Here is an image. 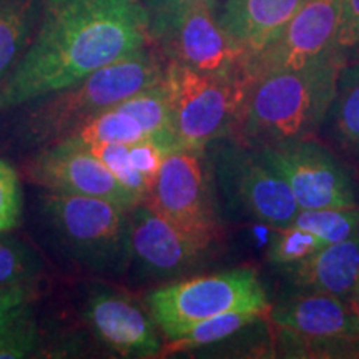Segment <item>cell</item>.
Instances as JSON below:
<instances>
[{"mask_svg":"<svg viewBox=\"0 0 359 359\" xmlns=\"http://www.w3.org/2000/svg\"><path fill=\"white\" fill-rule=\"evenodd\" d=\"M150 40L140 0H43L37 32L0 87V114L70 87Z\"/></svg>","mask_w":359,"mask_h":359,"instance_id":"6da1fadb","label":"cell"},{"mask_svg":"<svg viewBox=\"0 0 359 359\" xmlns=\"http://www.w3.org/2000/svg\"><path fill=\"white\" fill-rule=\"evenodd\" d=\"M338 53L302 67L271 70L246 82L238 130L251 147L313 138L326 123L341 69Z\"/></svg>","mask_w":359,"mask_h":359,"instance_id":"7a4b0ae2","label":"cell"},{"mask_svg":"<svg viewBox=\"0 0 359 359\" xmlns=\"http://www.w3.org/2000/svg\"><path fill=\"white\" fill-rule=\"evenodd\" d=\"M167 65L147 47L102 67L80 82L24 103L13 120V140L22 148H43L64 140L115 103L165 79Z\"/></svg>","mask_w":359,"mask_h":359,"instance_id":"3957f363","label":"cell"},{"mask_svg":"<svg viewBox=\"0 0 359 359\" xmlns=\"http://www.w3.org/2000/svg\"><path fill=\"white\" fill-rule=\"evenodd\" d=\"M42 212L60 248L90 271L123 273L128 266V215L97 196L45 191Z\"/></svg>","mask_w":359,"mask_h":359,"instance_id":"277c9868","label":"cell"},{"mask_svg":"<svg viewBox=\"0 0 359 359\" xmlns=\"http://www.w3.org/2000/svg\"><path fill=\"white\" fill-rule=\"evenodd\" d=\"M148 311L167 341L178 338L198 323L230 311L268 314L269 302L251 266L215 275L193 276L156 288L147 296Z\"/></svg>","mask_w":359,"mask_h":359,"instance_id":"5b68a950","label":"cell"},{"mask_svg":"<svg viewBox=\"0 0 359 359\" xmlns=\"http://www.w3.org/2000/svg\"><path fill=\"white\" fill-rule=\"evenodd\" d=\"M165 83L172 102V128L180 148L203 151L235 128L246 97L241 77L203 74L168 62Z\"/></svg>","mask_w":359,"mask_h":359,"instance_id":"8992f818","label":"cell"},{"mask_svg":"<svg viewBox=\"0 0 359 359\" xmlns=\"http://www.w3.org/2000/svg\"><path fill=\"white\" fill-rule=\"evenodd\" d=\"M268 314L290 356H359V309L353 299L302 293Z\"/></svg>","mask_w":359,"mask_h":359,"instance_id":"52a82bcc","label":"cell"},{"mask_svg":"<svg viewBox=\"0 0 359 359\" xmlns=\"http://www.w3.org/2000/svg\"><path fill=\"white\" fill-rule=\"evenodd\" d=\"M215 178L228 206L280 230L298 213L290 187L255 147L226 142L215 151Z\"/></svg>","mask_w":359,"mask_h":359,"instance_id":"ba28073f","label":"cell"},{"mask_svg":"<svg viewBox=\"0 0 359 359\" xmlns=\"http://www.w3.org/2000/svg\"><path fill=\"white\" fill-rule=\"evenodd\" d=\"M180 231L206 246L219 233V218L203 151L177 148L165 156L145 200Z\"/></svg>","mask_w":359,"mask_h":359,"instance_id":"9c48e42d","label":"cell"},{"mask_svg":"<svg viewBox=\"0 0 359 359\" xmlns=\"http://www.w3.org/2000/svg\"><path fill=\"white\" fill-rule=\"evenodd\" d=\"M255 148L281 175L299 210L358 206L351 177L341 161L313 138Z\"/></svg>","mask_w":359,"mask_h":359,"instance_id":"30bf717a","label":"cell"},{"mask_svg":"<svg viewBox=\"0 0 359 359\" xmlns=\"http://www.w3.org/2000/svg\"><path fill=\"white\" fill-rule=\"evenodd\" d=\"M27 172L35 185L45 191L97 196L114 201L125 210L142 203L95 155L70 138L40 148L30 160Z\"/></svg>","mask_w":359,"mask_h":359,"instance_id":"8fae6325","label":"cell"},{"mask_svg":"<svg viewBox=\"0 0 359 359\" xmlns=\"http://www.w3.org/2000/svg\"><path fill=\"white\" fill-rule=\"evenodd\" d=\"M339 12L341 0H306L276 39L245 62V83L266 72L302 69L336 53Z\"/></svg>","mask_w":359,"mask_h":359,"instance_id":"7c38bea8","label":"cell"},{"mask_svg":"<svg viewBox=\"0 0 359 359\" xmlns=\"http://www.w3.org/2000/svg\"><path fill=\"white\" fill-rule=\"evenodd\" d=\"M215 7L217 4H203L183 12L156 42L175 64L218 77L243 79V52L219 24Z\"/></svg>","mask_w":359,"mask_h":359,"instance_id":"4fadbf2b","label":"cell"},{"mask_svg":"<svg viewBox=\"0 0 359 359\" xmlns=\"http://www.w3.org/2000/svg\"><path fill=\"white\" fill-rule=\"evenodd\" d=\"M206 246L180 231L147 201L128 215V264L148 280H172L201 263Z\"/></svg>","mask_w":359,"mask_h":359,"instance_id":"5bb4252c","label":"cell"},{"mask_svg":"<svg viewBox=\"0 0 359 359\" xmlns=\"http://www.w3.org/2000/svg\"><path fill=\"white\" fill-rule=\"evenodd\" d=\"M85 318L107 346L122 356H160L163 344L151 316L122 294L97 291L88 298Z\"/></svg>","mask_w":359,"mask_h":359,"instance_id":"9a60e30c","label":"cell"},{"mask_svg":"<svg viewBox=\"0 0 359 359\" xmlns=\"http://www.w3.org/2000/svg\"><path fill=\"white\" fill-rule=\"evenodd\" d=\"M304 4L306 0H223L217 15L246 62L263 52Z\"/></svg>","mask_w":359,"mask_h":359,"instance_id":"2e32d148","label":"cell"},{"mask_svg":"<svg viewBox=\"0 0 359 359\" xmlns=\"http://www.w3.org/2000/svg\"><path fill=\"white\" fill-rule=\"evenodd\" d=\"M283 269L302 293L353 299L359 278V233L339 243L323 246L303 262Z\"/></svg>","mask_w":359,"mask_h":359,"instance_id":"e0dca14e","label":"cell"},{"mask_svg":"<svg viewBox=\"0 0 359 359\" xmlns=\"http://www.w3.org/2000/svg\"><path fill=\"white\" fill-rule=\"evenodd\" d=\"M43 0H0V87L32 42Z\"/></svg>","mask_w":359,"mask_h":359,"instance_id":"ac0fdd59","label":"cell"},{"mask_svg":"<svg viewBox=\"0 0 359 359\" xmlns=\"http://www.w3.org/2000/svg\"><path fill=\"white\" fill-rule=\"evenodd\" d=\"M331 138L341 150L359 156V62L341 65L327 120Z\"/></svg>","mask_w":359,"mask_h":359,"instance_id":"d6986e66","label":"cell"},{"mask_svg":"<svg viewBox=\"0 0 359 359\" xmlns=\"http://www.w3.org/2000/svg\"><path fill=\"white\" fill-rule=\"evenodd\" d=\"M263 316V313L257 311H230L217 314V316L208 318V320L195 325L191 330H188L187 333L178 336V338L170 339L161 353H188L219 343V341L230 338L238 331L255 325Z\"/></svg>","mask_w":359,"mask_h":359,"instance_id":"ffe728a7","label":"cell"},{"mask_svg":"<svg viewBox=\"0 0 359 359\" xmlns=\"http://www.w3.org/2000/svg\"><path fill=\"white\" fill-rule=\"evenodd\" d=\"M67 138L79 143H135L151 137L132 114L115 103L87 120Z\"/></svg>","mask_w":359,"mask_h":359,"instance_id":"44dd1931","label":"cell"},{"mask_svg":"<svg viewBox=\"0 0 359 359\" xmlns=\"http://www.w3.org/2000/svg\"><path fill=\"white\" fill-rule=\"evenodd\" d=\"M290 226L313 233L326 245L339 243L359 233V206L298 210Z\"/></svg>","mask_w":359,"mask_h":359,"instance_id":"7402d4cb","label":"cell"},{"mask_svg":"<svg viewBox=\"0 0 359 359\" xmlns=\"http://www.w3.org/2000/svg\"><path fill=\"white\" fill-rule=\"evenodd\" d=\"M42 271V262L29 245L0 238V288L30 286Z\"/></svg>","mask_w":359,"mask_h":359,"instance_id":"603a6c76","label":"cell"},{"mask_svg":"<svg viewBox=\"0 0 359 359\" xmlns=\"http://www.w3.org/2000/svg\"><path fill=\"white\" fill-rule=\"evenodd\" d=\"M79 143V142H77ZM110 170L122 185L138 200L145 201L151 191L150 182L133 167L128 155V143H80Z\"/></svg>","mask_w":359,"mask_h":359,"instance_id":"cb8c5ba5","label":"cell"},{"mask_svg":"<svg viewBox=\"0 0 359 359\" xmlns=\"http://www.w3.org/2000/svg\"><path fill=\"white\" fill-rule=\"evenodd\" d=\"M323 246H326L325 241L313 233L296 226H286L280 228L273 236L266 258L275 266L286 268L311 257Z\"/></svg>","mask_w":359,"mask_h":359,"instance_id":"d4e9b609","label":"cell"},{"mask_svg":"<svg viewBox=\"0 0 359 359\" xmlns=\"http://www.w3.org/2000/svg\"><path fill=\"white\" fill-rule=\"evenodd\" d=\"M39 343V331L27 311L0 333V359H20L30 356Z\"/></svg>","mask_w":359,"mask_h":359,"instance_id":"484cf974","label":"cell"},{"mask_svg":"<svg viewBox=\"0 0 359 359\" xmlns=\"http://www.w3.org/2000/svg\"><path fill=\"white\" fill-rule=\"evenodd\" d=\"M334 48L343 65L359 62V0H341Z\"/></svg>","mask_w":359,"mask_h":359,"instance_id":"4316f807","label":"cell"},{"mask_svg":"<svg viewBox=\"0 0 359 359\" xmlns=\"http://www.w3.org/2000/svg\"><path fill=\"white\" fill-rule=\"evenodd\" d=\"M218 0H145L143 7L148 13V32L150 39L156 42L168 25L182 15L183 12L203 4H217Z\"/></svg>","mask_w":359,"mask_h":359,"instance_id":"83f0119b","label":"cell"},{"mask_svg":"<svg viewBox=\"0 0 359 359\" xmlns=\"http://www.w3.org/2000/svg\"><path fill=\"white\" fill-rule=\"evenodd\" d=\"M19 177L7 161L0 160V233L15 228L20 222Z\"/></svg>","mask_w":359,"mask_h":359,"instance_id":"f1b7e54d","label":"cell"},{"mask_svg":"<svg viewBox=\"0 0 359 359\" xmlns=\"http://www.w3.org/2000/svg\"><path fill=\"white\" fill-rule=\"evenodd\" d=\"M170 151H173L172 148L165 145L155 138H147V140L128 143V155L132 160L133 167L150 182L151 188L158 175L161 165H163L165 156Z\"/></svg>","mask_w":359,"mask_h":359,"instance_id":"f546056e","label":"cell"},{"mask_svg":"<svg viewBox=\"0 0 359 359\" xmlns=\"http://www.w3.org/2000/svg\"><path fill=\"white\" fill-rule=\"evenodd\" d=\"M30 293L29 286H12L0 288V333L17 318L30 311Z\"/></svg>","mask_w":359,"mask_h":359,"instance_id":"4dcf8cb0","label":"cell"},{"mask_svg":"<svg viewBox=\"0 0 359 359\" xmlns=\"http://www.w3.org/2000/svg\"><path fill=\"white\" fill-rule=\"evenodd\" d=\"M353 302L359 309V278H358V283H356V288H354V293H353Z\"/></svg>","mask_w":359,"mask_h":359,"instance_id":"1f68e13d","label":"cell"}]
</instances>
